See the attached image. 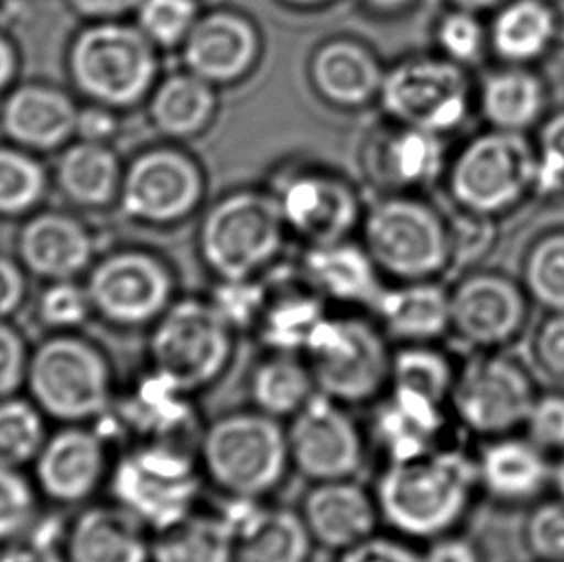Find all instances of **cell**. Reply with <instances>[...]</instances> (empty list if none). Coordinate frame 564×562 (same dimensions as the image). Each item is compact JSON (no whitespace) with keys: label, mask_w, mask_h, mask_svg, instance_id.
Instances as JSON below:
<instances>
[{"label":"cell","mask_w":564,"mask_h":562,"mask_svg":"<svg viewBox=\"0 0 564 562\" xmlns=\"http://www.w3.org/2000/svg\"><path fill=\"white\" fill-rule=\"evenodd\" d=\"M480 487L476 461L437 447L411 461L388 463L376 479L381 522L404 540L432 541L453 532Z\"/></svg>","instance_id":"1"},{"label":"cell","mask_w":564,"mask_h":562,"mask_svg":"<svg viewBox=\"0 0 564 562\" xmlns=\"http://www.w3.org/2000/svg\"><path fill=\"white\" fill-rule=\"evenodd\" d=\"M197 458L206 484L229 501H267L291 472L288 430L257 409L226 412L203 425Z\"/></svg>","instance_id":"2"},{"label":"cell","mask_w":564,"mask_h":562,"mask_svg":"<svg viewBox=\"0 0 564 562\" xmlns=\"http://www.w3.org/2000/svg\"><path fill=\"white\" fill-rule=\"evenodd\" d=\"M288 228L272 193L241 187L216 198L198 224L200 262L214 280H249L278 264Z\"/></svg>","instance_id":"3"},{"label":"cell","mask_w":564,"mask_h":562,"mask_svg":"<svg viewBox=\"0 0 564 562\" xmlns=\"http://www.w3.org/2000/svg\"><path fill=\"white\" fill-rule=\"evenodd\" d=\"M107 484L112 502L156 533L198 509L206 482L197 448L131 443L112 461Z\"/></svg>","instance_id":"4"},{"label":"cell","mask_w":564,"mask_h":562,"mask_svg":"<svg viewBox=\"0 0 564 562\" xmlns=\"http://www.w3.org/2000/svg\"><path fill=\"white\" fill-rule=\"evenodd\" d=\"M77 89L95 105L118 112L145 105L161 79V51L135 23L93 22L69 54Z\"/></svg>","instance_id":"5"},{"label":"cell","mask_w":564,"mask_h":562,"mask_svg":"<svg viewBox=\"0 0 564 562\" xmlns=\"http://www.w3.org/2000/svg\"><path fill=\"white\" fill-rule=\"evenodd\" d=\"M149 366L197 396L226 376L237 332L208 296H177L149 327Z\"/></svg>","instance_id":"6"},{"label":"cell","mask_w":564,"mask_h":562,"mask_svg":"<svg viewBox=\"0 0 564 562\" xmlns=\"http://www.w3.org/2000/svg\"><path fill=\"white\" fill-rule=\"evenodd\" d=\"M303 357L318 393L347 407L376 403L388 391L393 350L376 320L328 312Z\"/></svg>","instance_id":"7"},{"label":"cell","mask_w":564,"mask_h":562,"mask_svg":"<svg viewBox=\"0 0 564 562\" xmlns=\"http://www.w3.org/2000/svg\"><path fill=\"white\" fill-rule=\"evenodd\" d=\"M359 231L380 274L391 281L432 280L451 257L449 231L416 195H378L365 208Z\"/></svg>","instance_id":"8"},{"label":"cell","mask_w":564,"mask_h":562,"mask_svg":"<svg viewBox=\"0 0 564 562\" xmlns=\"http://www.w3.org/2000/svg\"><path fill=\"white\" fill-rule=\"evenodd\" d=\"M288 234L308 245L349 239L367 206L359 190L332 167L291 160L275 167L268 183Z\"/></svg>","instance_id":"9"},{"label":"cell","mask_w":564,"mask_h":562,"mask_svg":"<svg viewBox=\"0 0 564 562\" xmlns=\"http://www.w3.org/2000/svg\"><path fill=\"white\" fill-rule=\"evenodd\" d=\"M31 389L51 417L66 422L105 419L118 396L107 355L77 337H56L39 349Z\"/></svg>","instance_id":"10"},{"label":"cell","mask_w":564,"mask_h":562,"mask_svg":"<svg viewBox=\"0 0 564 562\" xmlns=\"http://www.w3.org/2000/svg\"><path fill=\"white\" fill-rule=\"evenodd\" d=\"M205 170L176 144H154L123 164L118 205L128 220L172 228L203 206Z\"/></svg>","instance_id":"11"},{"label":"cell","mask_w":564,"mask_h":562,"mask_svg":"<svg viewBox=\"0 0 564 562\" xmlns=\"http://www.w3.org/2000/svg\"><path fill=\"white\" fill-rule=\"evenodd\" d=\"M176 275L169 262L135 247L99 260L87 281L93 312L122 329L153 326L176 301Z\"/></svg>","instance_id":"12"},{"label":"cell","mask_w":564,"mask_h":562,"mask_svg":"<svg viewBox=\"0 0 564 562\" xmlns=\"http://www.w3.org/2000/svg\"><path fill=\"white\" fill-rule=\"evenodd\" d=\"M378 105L386 120L442 136L465 118V77L447 58H401L386 68Z\"/></svg>","instance_id":"13"},{"label":"cell","mask_w":564,"mask_h":562,"mask_svg":"<svg viewBox=\"0 0 564 562\" xmlns=\"http://www.w3.org/2000/svg\"><path fill=\"white\" fill-rule=\"evenodd\" d=\"M291 471L311 484L357 478L367 461V437L349 407L316 393L290 419Z\"/></svg>","instance_id":"14"},{"label":"cell","mask_w":564,"mask_h":562,"mask_svg":"<svg viewBox=\"0 0 564 562\" xmlns=\"http://www.w3.org/2000/svg\"><path fill=\"white\" fill-rule=\"evenodd\" d=\"M449 401L470 432L505 435L527 422L535 399L522 368L507 358L480 357L457 372Z\"/></svg>","instance_id":"15"},{"label":"cell","mask_w":564,"mask_h":562,"mask_svg":"<svg viewBox=\"0 0 564 562\" xmlns=\"http://www.w3.org/2000/svg\"><path fill=\"white\" fill-rule=\"evenodd\" d=\"M193 397L151 366L138 380L116 396L105 419L112 420L131 443H174L197 448L203 428L197 425Z\"/></svg>","instance_id":"16"},{"label":"cell","mask_w":564,"mask_h":562,"mask_svg":"<svg viewBox=\"0 0 564 562\" xmlns=\"http://www.w3.org/2000/svg\"><path fill=\"white\" fill-rule=\"evenodd\" d=\"M359 166L376 195H414L443 167L442 136L386 120L360 144Z\"/></svg>","instance_id":"17"},{"label":"cell","mask_w":564,"mask_h":562,"mask_svg":"<svg viewBox=\"0 0 564 562\" xmlns=\"http://www.w3.org/2000/svg\"><path fill=\"white\" fill-rule=\"evenodd\" d=\"M180 48L184 69L220 89L251 77L264 45L249 15L234 8H213L200 12Z\"/></svg>","instance_id":"18"},{"label":"cell","mask_w":564,"mask_h":562,"mask_svg":"<svg viewBox=\"0 0 564 562\" xmlns=\"http://www.w3.org/2000/svg\"><path fill=\"white\" fill-rule=\"evenodd\" d=\"M528 167V152L519 139L481 138L460 152L451 170V191L473 210H496L517 197Z\"/></svg>","instance_id":"19"},{"label":"cell","mask_w":564,"mask_h":562,"mask_svg":"<svg viewBox=\"0 0 564 562\" xmlns=\"http://www.w3.org/2000/svg\"><path fill=\"white\" fill-rule=\"evenodd\" d=\"M306 76L324 105L355 112L378 102L386 66L359 39L332 37L314 48Z\"/></svg>","instance_id":"20"},{"label":"cell","mask_w":564,"mask_h":562,"mask_svg":"<svg viewBox=\"0 0 564 562\" xmlns=\"http://www.w3.org/2000/svg\"><path fill=\"white\" fill-rule=\"evenodd\" d=\"M301 517L316 548L341 553L378 532L381 517L375 491L357 478L318 482L301 502Z\"/></svg>","instance_id":"21"},{"label":"cell","mask_w":564,"mask_h":562,"mask_svg":"<svg viewBox=\"0 0 564 562\" xmlns=\"http://www.w3.org/2000/svg\"><path fill=\"white\" fill-rule=\"evenodd\" d=\"M299 274L326 303L370 309L383 291V275L367 247L352 237L334 244L308 245L299 260Z\"/></svg>","instance_id":"22"},{"label":"cell","mask_w":564,"mask_h":562,"mask_svg":"<svg viewBox=\"0 0 564 562\" xmlns=\"http://www.w3.org/2000/svg\"><path fill=\"white\" fill-rule=\"evenodd\" d=\"M112 461L100 430L68 428L56 433L39 456L37 474L46 494L62 502L89 499L108 482Z\"/></svg>","instance_id":"23"},{"label":"cell","mask_w":564,"mask_h":562,"mask_svg":"<svg viewBox=\"0 0 564 562\" xmlns=\"http://www.w3.org/2000/svg\"><path fill=\"white\" fill-rule=\"evenodd\" d=\"M236 562H311L314 543L301 512L267 501H229Z\"/></svg>","instance_id":"24"},{"label":"cell","mask_w":564,"mask_h":562,"mask_svg":"<svg viewBox=\"0 0 564 562\" xmlns=\"http://www.w3.org/2000/svg\"><path fill=\"white\" fill-rule=\"evenodd\" d=\"M268 295L252 334L267 350L303 355L306 343L328 316V303L306 285L299 268L288 272L275 264L264 274Z\"/></svg>","instance_id":"25"},{"label":"cell","mask_w":564,"mask_h":562,"mask_svg":"<svg viewBox=\"0 0 564 562\" xmlns=\"http://www.w3.org/2000/svg\"><path fill=\"white\" fill-rule=\"evenodd\" d=\"M443 404L403 389L389 388L376 401L372 441L388 463L411 461L440 447Z\"/></svg>","instance_id":"26"},{"label":"cell","mask_w":564,"mask_h":562,"mask_svg":"<svg viewBox=\"0 0 564 562\" xmlns=\"http://www.w3.org/2000/svg\"><path fill=\"white\" fill-rule=\"evenodd\" d=\"M372 314L393 342L432 343L451 327V295L432 280L393 281L381 291Z\"/></svg>","instance_id":"27"},{"label":"cell","mask_w":564,"mask_h":562,"mask_svg":"<svg viewBox=\"0 0 564 562\" xmlns=\"http://www.w3.org/2000/svg\"><path fill=\"white\" fill-rule=\"evenodd\" d=\"M72 562H153V533L116 502L77 517L68 538Z\"/></svg>","instance_id":"28"},{"label":"cell","mask_w":564,"mask_h":562,"mask_svg":"<svg viewBox=\"0 0 564 562\" xmlns=\"http://www.w3.org/2000/svg\"><path fill=\"white\" fill-rule=\"evenodd\" d=\"M147 118L166 141L200 138L216 120L218 89L187 69L159 79L145 102Z\"/></svg>","instance_id":"29"},{"label":"cell","mask_w":564,"mask_h":562,"mask_svg":"<svg viewBox=\"0 0 564 562\" xmlns=\"http://www.w3.org/2000/svg\"><path fill=\"white\" fill-rule=\"evenodd\" d=\"M520 299L505 281L474 278L451 295V327L480 347L503 343L519 327Z\"/></svg>","instance_id":"30"},{"label":"cell","mask_w":564,"mask_h":562,"mask_svg":"<svg viewBox=\"0 0 564 562\" xmlns=\"http://www.w3.org/2000/svg\"><path fill=\"white\" fill-rule=\"evenodd\" d=\"M543 448L534 441L499 437L476 461L478 482L488 494L503 501H527L551 479Z\"/></svg>","instance_id":"31"},{"label":"cell","mask_w":564,"mask_h":562,"mask_svg":"<svg viewBox=\"0 0 564 562\" xmlns=\"http://www.w3.org/2000/svg\"><path fill=\"white\" fill-rule=\"evenodd\" d=\"M247 386L252 409L282 422L293 419L318 393L306 358L283 350H267L252 366Z\"/></svg>","instance_id":"32"},{"label":"cell","mask_w":564,"mask_h":562,"mask_svg":"<svg viewBox=\"0 0 564 562\" xmlns=\"http://www.w3.org/2000/svg\"><path fill=\"white\" fill-rule=\"evenodd\" d=\"M95 244L79 221L66 216H45L23 234V257L39 274L69 280L93 262Z\"/></svg>","instance_id":"33"},{"label":"cell","mask_w":564,"mask_h":562,"mask_svg":"<svg viewBox=\"0 0 564 562\" xmlns=\"http://www.w3.org/2000/svg\"><path fill=\"white\" fill-rule=\"evenodd\" d=\"M153 562H236V528L228 512L197 509L153 533Z\"/></svg>","instance_id":"34"},{"label":"cell","mask_w":564,"mask_h":562,"mask_svg":"<svg viewBox=\"0 0 564 562\" xmlns=\"http://www.w3.org/2000/svg\"><path fill=\"white\" fill-rule=\"evenodd\" d=\"M58 177L74 203L105 208L120 197L123 166L110 144L79 141L64 152Z\"/></svg>","instance_id":"35"},{"label":"cell","mask_w":564,"mask_h":562,"mask_svg":"<svg viewBox=\"0 0 564 562\" xmlns=\"http://www.w3.org/2000/svg\"><path fill=\"white\" fill-rule=\"evenodd\" d=\"M77 112L62 93L23 89L8 102L7 126L18 141L51 149L76 133Z\"/></svg>","instance_id":"36"},{"label":"cell","mask_w":564,"mask_h":562,"mask_svg":"<svg viewBox=\"0 0 564 562\" xmlns=\"http://www.w3.org/2000/svg\"><path fill=\"white\" fill-rule=\"evenodd\" d=\"M457 372L449 358L430 343L401 345L393 350L389 388L411 391L437 404L449 401ZM388 388V389H389Z\"/></svg>","instance_id":"37"},{"label":"cell","mask_w":564,"mask_h":562,"mask_svg":"<svg viewBox=\"0 0 564 562\" xmlns=\"http://www.w3.org/2000/svg\"><path fill=\"white\" fill-rule=\"evenodd\" d=\"M198 0H139L135 25L159 51L184 45L200 15Z\"/></svg>","instance_id":"38"},{"label":"cell","mask_w":564,"mask_h":562,"mask_svg":"<svg viewBox=\"0 0 564 562\" xmlns=\"http://www.w3.org/2000/svg\"><path fill=\"white\" fill-rule=\"evenodd\" d=\"M551 33L547 12L535 2H519L496 23V45L512 58H527L542 51Z\"/></svg>","instance_id":"39"},{"label":"cell","mask_w":564,"mask_h":562,"mask_svg":"<svg viewBox=\"0 0 564 562\" xmlns=\"http://www.w3.org/2000/svg\"><path fill=\"white\" fill-rule=\"evenodd\" d=\"M486 115L503 128L530 122L540 108V89L534 79L522 74L494 77L484 93Z\"/></svg>","instance_id":"40"},{"label":"cell","mask_w":564,"mask_h":562,"mask_svg":"<svg viewBox=\"0 0 564 562\" xmlns=\"http://www.w3.org/2000/svg\"><path fill=\"white\" fill-rule=\"evenodd\" d=\"M268 285L264 275L249 280H216L210 303L228 320L237 334L254 332L260 312L267 303Z\"/></svg>","instance_id":"41"},{"label":"cell","mask_w":564,"mask_h":562,"mask_svg":"<svg viewBox=\"0 0 564 562\" xmlns=\"http://www.w3.org/2000/svg\"><path fill=\"white\" fill-rule=\"evenodd\" d=\"M43 445V422L25 403L0 404V463H23Z\"/></svg>","instance_id":"42"},{"label":"cell","mask_w":564,"mask_h":562,"mask_svg":"<svg viewBox=\"0 0 564 562\" xmlns=\"http://www.w3.org/2000/svg\"><path fill=\"white\" fill-rule=\"evenodd\" d=\"M45 187L41 167L14 152H0V210L15 213L33 205Z\"/></svg>","instance_id":"43"},{"label":"cell","mask_w":564,"mask_h":562,"mask_svg":"<svg viewBox=\"0 0 564 562\" xmlns=\"http://www.w3.org/2000/svg\"><path fill=\"white\" fill-rule=\"evenodd\" d=\"M528 278L542 303L564 311V237L550 239L535 251Z\"/></svg>","instance_id":"44"},{"label":"cell","mask_w":564,"mask_h":562,"mask_svg":"<svg viewBox=\"0 0 564 562\" xmlns=\"http://www.w3.org/2000/svg\"><path fill=\"white\" fill-rule=\"evenodd\" d=\"M91 312L93 304L87 288H79L68 280H61V283L48 289L41 301V314L51 326H79Z\"/></svg>","instance_id":"45"},{"label":"cell","mask_w":564,"mask_h":562,"mask_svg":"<svg viewBox=\"0 0 564 562\" xmlns=\"http://www.w3.org/2000/svg\"><path fill=\"white\" fill-rule=\"evenodd\" d=\"M528 543L545 561L564 562V499L545 502L532 512Z\"/></svg>","instance_id":"46"},{"label":"cell","mask_w":564,"mask_h":562,"mask_svg":"<svg viewBox=\"0 0 564 562\" xmlns=\"http://www.w3.org/2000/svg\"><path fill=\"white\" fill-rule=\"evenodd\" d=\"M435 41L442 46L445 58L451 62L470 61L480 51L481 30L470 12L457 10L443 18Z\"/></svg>","instance_id":"47"},{"label":"cell","mask_w":564,"mask_h":562,"mask_svg":"<svg viewBox=\"0 0 564 562\" xmlns=\"http://www.w3.org/2000/svg\"><path fill=\"white\" fill-rule=\"evenodd\" d=\"M336 562H424L422 553L397 533L376 532L352 548L337 553Z\"/></svg>","instance_id":"48"},{"label":"cell","mask_w":564,"mask_h":562,"mask_svg":"<svg viewBox=\"0 0 564 562\" xmlns=\"http://www.w3.org/2000/svg\"><path fill=\"white\" fill-rule=\"evenodd\" d=\"M524 424L538 447L564 448V397L535 399Z\"/></svg>","instance_id":"49"},{"label":"cell","mask_w":564,"mask_h":562,"mask_svg":"<svg viewBox=\"0 0 564 562\" xmlns=\"http://www.w3.org/2000/svg\"><path fill=\"white\" fill-rule=\"evenodd\" d=\"M30 515V489L14 472L0 466V538L22 530Z\"/></svg>","instance_id":"50"},{"label":"cell","mask_w":564,"mask_h":562,"mask_svg":"<svg viewBox=\"0 0 564 562\" xmlns=\"http://www.w3.org/2000/svg\"><path fill=\"white\" fill-rule=\"evenodd\" d=\"M118 131H120L118 110L93 102L91 107L77 112L76 133L82 141L110 144V141L118 136Z\"/></svg>","instance_id":"51"},{"label":"cell","mask_w":564,"mask_h":562,"mask_svg":"<svg viewBox=\"0 0 564 562\" xmlns=\"http://www.w3.org/2000/svg\"><path fill=\"white\" fill-rule=\"evenodd\" d=\"M424 562H480V551L473 541L449 532L435 540L427 541V549L422 553Z\"/></svg>","instance_id":"52"},{"label":"cell","mask_w":564,"mask_h":562,"mask_svg":"<svg viewBox=\"0 0 564 562\" xmlns=\"http://www.w3.org/2000/svg\"><path fill=\"white\" fill-rule=\"evenodd\" d=\"M538 353L551 374L564 376V316L545 324L538 339Z\"/></svg>","instance_id":"53"},{"label":"cell","mask_w":564,"mask_h":562,"mask_svg":"<svg viewBox=\"0 0 564 562\" xmlns=\"http://www.w3.org/2000/svg\"><path fill=\"white\" fill-rule=\"evenodd\" d=\"M22 374V347L12 332L0 327V396H7Z\"/></svg>","instance_id":"54"},{"label":"cell","mask_w":564,"mask_h":562,"mask_svg":"<svg viewBox=\"0 0 564 562\" xmlns=\"http://www.w3.org/2000/svg\"><path fill=\"white\" fill-rule=\"evenodd\" d=\"M79 14L93 22L126 20L135 12L139 0H69Z\"/></svg>","instance_id":"55"},{"label":"cell","mask_w":564,"mask_h":562,"mask_svg":"<svg viewBox=\"0 0 564 562\" xmlns=\"http://www.w3.org/2000/svg\"><path fill=\"white\" fill-rule=\"evenodd\" d=\"M543 144H545V164H543L545 177L547 175L561 177L564 174V115L547 128Z\"/></svg>","instance_id":"56"},{"label":"cell","mask_w":564,"mask_h":562,"mask_svg":"<svg viewBox=\"0 0 564 562\" xmlns=\"http://www.w3.org/2000/svg\"><path fill=\"white\" fill-rule=\"evenodd\" d=\"M22 295V280L14 267L0 260V316L14 309Z\"/></svg>","instance_id":"57"},{"label":"cell","mask_w":564,"mask_h":562,"mask_svg":"<svg viewBox=\"0 0 564 562\" xmlns=\"http://www.w3.org/2000/svg\"><path fill=\"white\" fill-rule=\"evenodd\" d=\"M359 2L368 14L378 15V18L403 15L416 4V0H359Z\"/></svg>","instance_id":"58"},{"label":"cell","mask_w":564,"mask_h":562,"mask_svg":"<svg viewBox=\"0 0 564 562\" xmlns=\"http://www.w3.org/2000/svg\"><path fill=\"white\" fill-rule=\"evenodd\" d=\"M285 7L293 8V10H318V8H326L334 4L336 0H278Z\"/></svg>","instance_id":"59"},{"label":"cell","mask_w":564,"mask_h":562,"mask_svg":"<svg viewBox=\"0 0 564 562\" xmlns=\"http://www.w3.org/2000/svg\"><path fill=\"white\" fill-rule=\"evenodd\" d=\"M12 66H14L12 53H10V48L0 41V85L7 84L8 77L12 74Z\"/></svg>","instance_id":"60"},{"label":"cell","mask_w":564,"mask_h":562,"mask_svg":"<svg viewBox=\"0 0 564 562\" xmlns=\"http://www.w3.org/2000/svg\"><path fill=\"white\" fill-rule=\"evenodd\" d=\"M458 10H466V12H474V10H481V8H489L497 4L499 0H451Z\"/></svg>","instance_id":"61"},{"label":"cell","mask_w":564,"mask_h":562,"mask_svg":"<svg viewBox=\"0 0 564 562\" xmlns=\"http://www.w3.org/2000/svg\"><path fill=\"white\" fill-rule=\"evenodd\" d=\"M551 482L557 487L561 499H564V456L555 468H551Z\"/></svg>","instance_id":"62"}]
</instances>
